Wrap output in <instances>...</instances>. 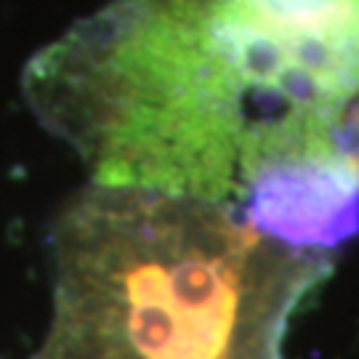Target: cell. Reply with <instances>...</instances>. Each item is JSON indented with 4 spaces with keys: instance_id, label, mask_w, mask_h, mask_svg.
<instances>
[{
    "instance_id": "obj_1",
    "label": "cell",
    "mask_w": 359,
    "mask_h": 359,
    "mask_svg": "<svg viewBox=\"0 0 359 359\" xmlns=\"http://www.w3.org/2000/svg\"><path fill=\"white\" fill-rule=\"evenodd\" d=\"M22 93L93 184L237 208L269 168L344 152L359 0H109Z\"/></svg>"
},
{
    "instance_id": "obj_2",
    "label": "cell",
    "mask_w": 359,
    "mask_h": 359,
    "mask_svg": "<svg viewBox=\"0 0 359 359\" xmlns=\"http://www.w3.org/2000/svg\"><path fill=\"white\" fill-rule=\"evenodd\" d=\"M330 271L231 205L90 184L53 226V320L35 359H283L293 311Z\"/></svg>"
},
{
    "instance_id": "obj_3",
    "label": "cell",
    "mask_w": 359,
    "mask_h": 359,
    "mask_svg": "<svg viewBox=\"0 0 359 359\" xmlns=\"http://www.w3.org/2000/svg\"><path fill=\"white\" fill-rule=\"evenodd\" d=\"M250 229L293 250L327 253L359 234V165L346 152L261 173L237 205Z\"/></svg>"
},
{
    "instance_id": "obj_4",
    "label": "cell",
    "mask_w": 359,
    "mask_h": 359,
    "mask_svg": "<svg viewBox=\"0 0 359 359\" xmlns=\"http://www.w3.org/2000/svg\"><path fill=\"white\" fill-rule=\"evenodd\" d=\"M341 147H344V152L357 160L359 165V102L354 104V109L346 117V126H344V133H341Z\"/></svg>"
}]
</instances>
